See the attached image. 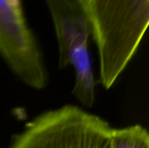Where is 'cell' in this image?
<instances>
[{
	"label": "cell",
	"instance_id": "6da1fadb",
	"mask_svg": "<svg viewBox=\"0 0 149 148\" xmlns=\"http://www.w3.org/2000/svg\"><path fill=\"white\" fill-rule=\"evenodd\" d=\"M98 48L100 78L109 89L137 51L149 23V0H83Z\"/></svg>",
	"mask_w": 149,
	"mask_h": 148
},
{
	"label": "cell",
	"instance_id": "7a4b0ae2",
	"mask_svg": "<svg viewBox=\"0 0 149 148\" xmlns=\"http://www.w3.org/2000/svg\"><path fill=\"white\" fill-rule=\"evenodd\" d=\"M113 131L101 118L66 105L28 123L10 148H112Z\"/></svg>",
	"mask_w": 149,
	"mask_h": 148
},
{
	"label": "cell",
	"instance_id": "3957f363",
	"mask_svg": "<svg viewBox=\"0 0 149 148\" xmlns=\"http://www.w3.org/2000/svg\"><path fill=\"white\" fill-rule=\"evenodd\" d=\"M55 26L59 50V67L75 71L72 94L91 107L95 99V79L88 49L92 28L83 0H45Z\"/></svg>",
	"mask_w": 149,
	"mask_h": 148
},
{
	"label": "cell",
	"instance_id": "277c9868",
	"mask_svg": "<svg viewBox=\"0 0 149 148\" xmlns=\"http://www.w3.org/2000/svg\"><path fill=\"white\" fill-rule=\"evenodd\" d=\"M0 54L15 75L34 89H43L46 73L36 39L23 9L0 0Z\"/></svg>",
	"mask_w": 149,
	"mask_h": 148
},
{
	"label": "cell",
	"instance_id": "5b68a950",
	"mask_svg": "<svg viewBox=\"0 0 149 148\" xmlns=\"http://www.w3.org/2000/svg\"><path fill=\"white\" fill-rule=\"evenodd\" d=\"M112 148H149L148 133L140 125L113 129Z\"/></svg>",
	"mask_w": 149,
	"mask_h": 148
},
{
	"label": "cell",
	"instance_id": "8992f818",
	"mask_svg": "<svg viewBox=\"0 0 149 148\" xmlns=\"http://www.w3.org/2000/svg\"><path fill=\"white\" fill-rule=\"evenodd\" d=\"M15 6L18 7V8H22V5H21V0H10Z\"/></svg>",
	"mask_w": 149,
	"mask_h": 148
}]
</instances>
